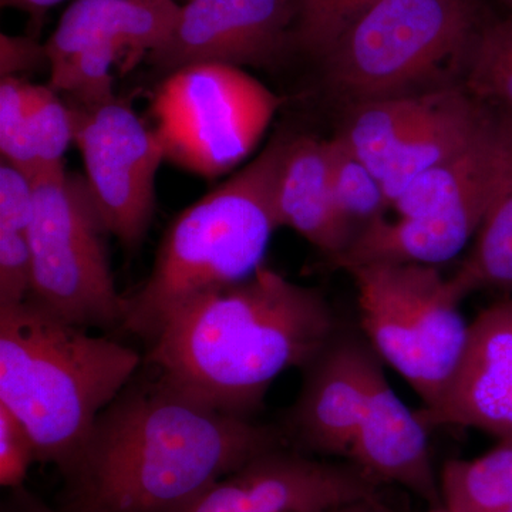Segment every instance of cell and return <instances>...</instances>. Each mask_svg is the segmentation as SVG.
<instances>
[{
    "label": "cell",
    "instance_id": "5",
    "mask_svg": "<svg viewBox=\"0 0 512 512\" xmlns=\"http://www.w3.org/2000/svg\"><path fill=\"white\" fill-rule=\"evenodd\" d=\"M483 25L477 0H379L323 59L326 83L346 106L426 93L448 67L463 72Z\"/></svg>",
    "mask_w": 512,
    "mask_h": 512
},
{
    "label": "cell",
    "instance_id": "10",
    "mask_svg": "<svg viewBox=\"0 0 512 512\" xmlns=\"http://www.w3.org/2000/svg\"><path fill=\"white\" fill-rule=\"evenodd\" d=\"M379 487L348 460L281 447L222 477L181 512H318L377 498Z\"/></svg>",
    "mask_w": 512,
    "mask_h": 512
},
{
    "label": "cell",
    "instance_id": "11",
    "mask_svg": "<svg viewBox=\"0 0 512 512\" xmlns=\"http://www.w3.org/2000/svg\"><path fill=\"white\" fill-rule=\"evenodd\" d=\"M296 0H190L150 57L168 72L195 63L271 66L293 39Z\"/></svg>",
    "mask_w": 512,
    "mask_h": 512
},
{
    "label": "cell",
    "instance_id": "37",
    "mask_svg": "<svg viewBox=\"0 0 512 512\" xmlns=\"http://www.w3.org/2000/svg\"><path fill=\"white\" fill-rule=\"evenodd\" d=\"M498 512H512V505H510V507L504 508V510H501Z\"/></svg>",
    "mask_w": 512,
    "mask_h": 512
},
{
    "label": "cell",
    "instance_id": "29",
    "mask_svg": "<svg viewBox=\"0 0 512 512\" xmlns=\"http://www.w3.org/2000/svg\"><path fill=\"white\" fill-rule=\"evenodd\" d=\"M47 59L46 45L40 46L28 37L0 35V73L2 77H16V73L36 69Z\"/></svg>",
    "mask_w": 512,
    "mask_h": 512
},
{
    "label": "cell",
    "instance_id": "18",
    "mask_svg": "<svg viewBox=\"0 0 512 512\" xmlns=\"http://www.w3.org/2000/svg\"><path fill=\"white\" fill-rule=\"evenodd\" d=\"M439 90L352 104L335 136L380 180L404 140L429 113Z\"/></svg>",
    "mask_w": 512,
    "mask_h": 512
},
{
    "label": "cell",
    "instance_id": "26",
    "mask_svg": "<svg viewBox=\"0 0 512 512\" xmlns=\"http://www.w3.org/2000/svg\"><path fill=\"white\" fill-rule=\"evenodd\" d=\"M32 293L29 235L0 231V306L25 302Z\"/></svg>",
    "mask_w": 512,
    "mask_h": 512
},
{
    "label": "cell",
    "instance_id": "24",
    "mask_svg": "<svg viewBox=\"0 0 512 512\" xmlns=\"http://www.w3.org/2000/svg\"><path fill=\"white\" fill-rule=\"evenodd\" d=\"M379 0H296L293 40L325 59L346 29Z\"/></svg>",
    "mask_w": 512,
    "mask_h": 512
},
{
    "label": "cell",
    "instance_id": "28",
    "mask_svg": "<svg viewBox=\"0 0 512 512\" xmlns=\"http://www.w3.org/2000/svg\"><path fill=\"white\" fill-rule=\"evenodd\" d=\"M35 178L9 161L0 165V231L29 234L35 214Z\"/></svg>",
    "mask_w": 512,
    "mask_h": 512
},
{
    "label": "cell",
    "instance_id": "23",
    "mask_svg": "<svg viewBox=\"0 0 512 512\" xmlns=\"http://www.w3.org/2000/svg\"><path fill=\"white\" fill-rule=\"evenodd\" d=\"M26 121L37 161L36 175L62 167L64 154L74 143L73 110L52 87L28 83Z\"/></svg>",
    "mask_w": 512,
    "mask_h": 512
},
{
    "label": "cell",
    "instance_id": "3",
    "mask_svg": "<svg viewBox=\"0 0 512 512\" xmlns=\"http://www.w3.org/2000/svg\"><path fill=\"white\" fill-rule=\"evenodd\" d=\"M140 366L136 350L89 335L33 299L0 306V403L28 429L36 460L64 476Z\"/></svg>",
    "mask_w": 512,
    "mask_h": 512
},
{
    "label": "cell",
    "instance_id": "22",
    "mask_svg": "<svg viewBox=\"0 0 512 512\" xmlns=\"http://www.w3.org/2000/svg\"><path fill=\"white\" fill-rule=\"evenodd\" d=\"M333 194L343 218L355 229H363L386 217L390 202L382 183L338 137L328 140Z\"/></svg>",
    "mask_w": 512,
    "mask_h": 512
},
{
    "label": "cell",
    "instance_id": "33",
    "mask_svg": "<svg viewBox=\"0 0 512 512\" xmlns=\"http://www.w3.org/2000/svg\"><path fill=\"white\" fill-rule=\"evenodd\" d=\"M143 2L154 3V5H175V0H143Z\"/></svg>",
    "mask_w": 512,
    "mask_h": 512
},
{
    "label": "cell",
    "instance_id": "9",
    "mask_svg": "<svg viewBox=\"0 0 512 512\" xmlns=\"http://www.w3.org/2000/svg\"><path fill=\"white\" fill-rule=\"evenodd\" d=\"M74 143L86 183L109 234L134 249L156 210V178L165 160L154 128L116 96L74 107Z\"/></svg>",
    "mask_w": 512,
    "mask_h": 512
},
{
    "label": "cell",
    "instance_id": "25",
    "mask_svg": "<svg viewBox=\"0 0 512 512\" xmlns=\"http://www.w3.org/2000/svg\"><path fill=\"white\" fill-rule=\"evenodd\" d=\"M28 83L18 77H2L0 82V151L2 160L9 161L33 178L37 161L30 144L28 121Z\"/></svg>",
    "mask_w": 512,
    "mask_h": 512
},
{
    "label": "cell",
    "instance_id": "14",
    "mask_svg": "<svg viewBox=\"0 0 512 512\" xmlns=\"http://www.w3.org/2000/svg\"><path fill=\"white\" fill-rule=\"evenodd\" d=\"M180 8L143 0H74L46 43L50 69L69 67L86 80L106 79L121 56L138 59L161 49Z\"/></svg>",
    "mask_w": 512,
    "mask_h": 512
},
{
    "label": "cell",
    "instance_id": "31",
    "mask_svg": "<svg viewBox=\"0 0 512 512\" xmlns=\"http://www.w3.org/2000/svg\"><path fill=\"white\" fill-rule=\"evenodd\" d=\"M62 2L63 0H2V5L25 10H45Z\"/></svg>",
    "mask_w": 512,
    "mask_h": 512
},
{
    "label": "cell",
    "instance_id": "36",
    "mask_svg": "<svg viewBox=\"0 0 512 512\" xmlns=\"http://www.w3.org/2000/svg\"><path fill=\"white\" fill-rule=\"evenodd\" d=\"M430 512H453V511L447 510V508L444 507V508H434V510L430 511Z\"/></svg>",
    "mask_w": 512,
    "mask_h": 512
},
{
    "label": "cell",
    "instance_id": "7",
    "mask_svg": "<svg viewBox=\"0 0 512 512\" xmlns=\"http://www.w3.org/2000/svg\"><path fill=\"white\" fill-rule=\"evenodd\" d=\"M35 185L29 298L80 328H121L126 298L114 284L104 239L109 231L86 178L62 165L36 175Z\"/></svg>",
    "mask_w": 512,
    "mask_h": 512
},
{
    "label": "cell",
    "instance_id": "2",
    "mask_svg": "<svg viewBox=\"0 0 512 512\" xmlns=\"http://www.w3.org/2000/svg\"><path fill=\"white\" fill-rule=\"evenodd\" d=\"M340 328L322 292L264 265L178 309L151 340L147 365L185 396L252 419L272 383L308 365Z\"/></svg>",
    "mask_w": 512,
    "mask_h": 512
},
{
    "label": "cell",
    "instance_id": "8",
    "mask_svg": "<svg viewBox=\"0 0 512 512\" xmlns=\"http://www.w3.org/2000/svg\"><path fill=\"white\" fill-rule=\"evenodd\" d=\"M281 104L241 67L195 63L161 83L151 114L165 160L215 178L249 157Z\"/></svg>",
    "mask_w": 512,
    "mask_h": 512
},
{
    "label": "cell",
    "instance_id": "32",
    "mask_svg": "<svg viewBox=\"0 0 512 512\" xmlns=\"http://www.w3.org/2000/svg\"><path fill=\"white\" fill-rule=\"evenodd\" d=\"M379 504L380 501L377 500V498H372V500L359 501V503L343 505V507L330 508V510L318 512H377V510H379Z\"/></svg>",
    "mask_w": 512,
    "mask_h": 512
},
{
    "label": "cell",
    "instance_id": "35",
    "mask_svg": "<svg viewBox=\"0 0 512 512\" xmlns=\"http://www.w3.org/2000/svg\"><path fill=\"white\" fill-rule=\"evenodd\" d=\"M501 2H503L505 6H508V9L512 12V0H501Z\"/></svg>",
    "mask_w": 512,
    "mask_h": 512
},
{
    "label": "cell",
    "instance_id": "21",
    "mask_svg": "<svg viewBox=\"0 0 512 512\" xmlns=\"http://www.w3.org/2000/svg\"><path fill=\"white\" fill-rule=\"evenodd\" d=\"M461 86L477 99L512 109V12L481 26Z\"/></svg>",
    "mask_w": 512,
    "mask_h": 512
},
{
    "label": "cell",
    "instance_id": "13",
    "mask_svg": "<svg viewBox=\"0 0 512 512\" xmlns=\"http://www.w3.org/2000/svg\"><path fill=\"white\" fill-rule=\"evenodd\" d=\"M431 431L468 427L512 439V299L485 308L470 323L463 356L440 402L416 410Z\"/></svg>",
    "mask_w": 512,
    "mask_h": 512
},
{
    "label": "cell",
    "instance_id": "6",
    "mask_svg": "<svg viewBox=\"0 0 512 512\" xmlns=\"http://www.w3.org/2000/svg\"><path fill=\"white\" fill-rule=\"evenodd\" d=\"M355 282L360 332L382 362L419 394L424 409L440 402L456 372L470 323L464 301L436 266L367 264L346 269Z\"/></svg>",
    "mask_w": 512,
    "mask_h": 512
},
{
    "label": "cell",
    "instance_id": "19",
    "mask_svg": "<svg viewBox=\"0 0 512 512\" xmlns=\"http://www.w3.org/2000/svg\"><path fill=\"white\" fill-rule=\"evenodd\" d=\"M444 507L453 512H498L512 505V439L473 460L446 461L440 473Z\"/></svg>",
    "mask_w": 512,
    "mask_h": 512
},
{
    "label": "cell",
    "instance_id": "30",
    "mask_svg": "<svg viewBox=\"0 0 512 512\" xmlns=\"http://www.w3.org/2000/svg\"><path fill=\"white\" fill-rule=\"evenodd\" d=\"M13 491H15V495H13L12 503H10L9 512H59L40 503L35 497L26 493L23 487Z\"/></svg>",
    "mask_w": 512,
    "mask_h": 512
},
{
    "label": "cell",
    "instance_id": "16",
    "mask_svg": "<svg viewBox=\"0 0 512 512\" xmlns=\"http://www.w3.org/2000/svg\"><path fill=\"white\" fill-rule=\"evenodd\" d=\"M279 228H291L313 247L338 258L356 238L333 194L328 140L292 137L275 192Z\"/></svg>",
    "mask_w": 512,
    "mask_h": 512
},
{
    "label": "cell",
    "instance_id": "27",
    "mask_svg": "<svg viewBox=\"0 0 512 512\" xmlns=\"http://www.w3.org/2000/svg\"><path fill=\"white\" fill-rule=\"evenodd\" d=\"M36 460L35 444L28 429L8 407L0 403V484L18 490Z\"/></svg>",
    "mask_w": 512,
    "mask_h": 512
},
{
    "label": "cell",
    "instance_id": "4",
    "mask_svg": "<svg viewBox=\"0 0 512 512\" xmlns=\"http://www.w3.org/2000/svg\"><path fill=\"white\" fill-rule=\"evenodd\" d=\"M293 136L271 143L224 184L175 217L147 281L126 298L121 328L151 342L192 299L251 278L279 228L275 192Z\"/></svg>",
    "mask_w": 512,
    "mask_h": 512
},
{
    "label": "cell",
    "instance_id": "12",
    "mask_svg": "<svg viewBox=\"0 0 512 512\" xmlns=\"http://www.w3.org/2000/svg\"><path fill=\"white\" fill-rule=\"evenodd\" d=\"M382 363L360 330L342 326L302 369L301 392L284 426L286 439L319 456L348 460Z\"/></svg>",
    "mask_w": 512,
    "mask_h": 512
},
{
    "label": "cell",
    "instance_id": "34",
    "mask_svg": "<svg viewBox=\"0 0 512 512\" xmlns=\"http://www.w3.org/2000/svg\"><path fill=\"white\" fill-rule=\"evenodd\" d=\"M377 512H393L392 510H389V508L386 507V505H383L382 503L379 504V510Z\"/></svg>",
    "mask_w": 512,
    "mask_h": 512
},
{
    "label": "cell",
    "instance_id": "15",
    "mask_svg": "<svg viewBox=\"0 0 512 512\" xmlns=\"http://www.w3.org/2000/svg\"><path fill=\"white\" fill-rule=\"evenodd\" d=\"M429 433L416 410L394 392L382 363L373 375L348 461L375 483L400 485L440 508L444 503L440 477L431 460Z\"/></svg>",
    "mask_w": 512,
    "mask_h": 512
},
{
    "label": "cell",
    "instance_id": "17",
    "mask_svg": "<svg viewBox=\"0 0 512 512\" xmlns=\"http://www.w3.org/2000/svg\"><path fill=\"white\" fill-rule=\"evenodd\" d=\"M491 103L474 97L463 86L443 87L429 113L407 136L380 178L393 202L421 174L457 157L480 134Z\"/></svg>",
    "mask_w": 512,
    "mask_h": 512
},
{
    "label": "cell",
    "instance_id": "1",
    "mask_svg": "<svg viewBox=\"0 0 512 512\" xmlns=\"http://www.w3.org/2000/svg\"><path fill=\"white\" fill-rule=\"evenodd\" d=\"M286 443L284 427L212 409L157 376L130 382L66 474L70 512H181L222 477Z\"/></svg>",
    "mask_w": 512,
    "mask_h": 512
},
{
    "label": "cell",
    "instance_id": "20",
    "mask_svg": "<svg viewBox=\"0 0 512 512\" xmlns=\"http://www.w3.org/2000/svg\"><path fill=\"white\" fill-rule=\"evenodd\" d=\"M450 281L463 299L480 291L512 293V185L491 205Z\"/></svg>",
    "mask_w": 512,
    "mask_h": 512
}]
</instances>
